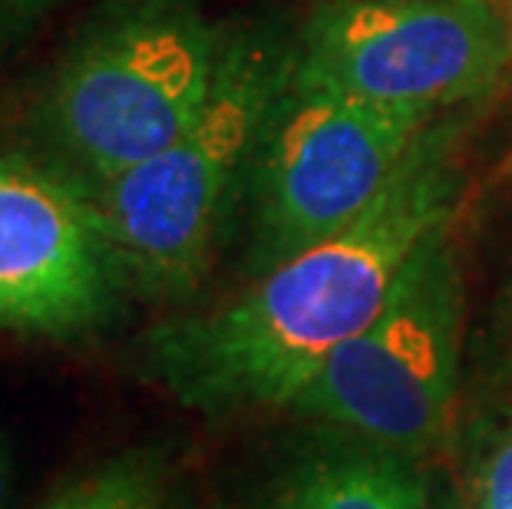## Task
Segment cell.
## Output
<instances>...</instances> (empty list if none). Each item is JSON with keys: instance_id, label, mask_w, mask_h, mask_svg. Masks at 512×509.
<instances>
[{"instance_id": "cell-1", "label": "cell", "mask_w": 512, "mask_h": 509, "mask_svg": "<svg viewBox=\"0 0 512 509\" xmlns=\"http://www.w3.org/2000/svg\"><path fill=\"white\" fill-rule=\"evenodd\" d=\"M460 129L433 119L354 225L261 272L245 295L152 331L149 374L212 417L291 407L314 371L377 318L423 238L453 222L463 196Z\"/></svg>"}, {"instance_id": "cell-2", "label": "cell", "mask_w": 512, "mask_h": 509, "mask_svg": "<svg viewBox=\"0 0 512 509\" xmlns=\"http://www.w3.org/2000/svg\"><path fill=\"white\" fill-rule=\"evenodd\" d=\"M291 60L294 43L268 27L225 37L199 116L162 153L93 189L123 275L143 295L185 298L199 288L225 215L248 189Z\"/></svg>"}, {"instance_id": "cell-3", "label": "cell", "mask_w": 512, "mask_h": 509, "mask_svg": "<svg viewBox=\"0 0 512 509\" xmlns=\"http://www.w3.org/2000/svg\"><path fill=\"white\" fill-rule=\"evenodd\" d=\"M225 37L185 0H133L96 24L40 100V129L86 189L162 153L212 93Z\"/></svg>"}, {"instance_id": "cell-4", "label": "cell", "mask_w": 512, "mask_h": 509, "mask_svg": "<svg viewBox=\"0 0 512 509\" xmlns=\"http://www.w3.org/2000/svg\"><path fill=\"white\" fill-rule=\"evenodd\" d=\"M463 338V275L450 225L407 258L377 318L324 361L291 410L394 453L427 450L450 420Z\"/></svg>"}, {"instance_id": "cell-5", "label": "cell", "mask_w": 512, "mask_h": 509, "mask_svg": "<svg viewBox=\"0 0 512 509\" xmlns=\"http://www.w3.org/2000/svg\"><path fill=\"white\" fill-rule=\"evenodd\" d=\"M437 116L384 110L288 77L248 172L261 275L354 225Z\"/></svg>"}, {"instance_id": "cell-6", "label": "cell", "mask_w": 512, "mask_h": 509, "mask_svg": "<svg viewBox=\"0 0 512 509\" xmlns=\"http://www.w3.org/2000/svg\"><path fill=\"white\" fill-rule=\"evenodd\" d=\"M509 30L493 0H331L294 40L291 77L437 116L499 80Z\"/></svg>"}, {"instance_id": "cell-7", "label": "cell", "mask_w": 512, "mask_h": 509, "mask_svg": "<svg viewBox=\"0 0 512 509\" xmlns=\"http://www.w3.org/2000/svg\"><path fill=\"white\" fill-rule=\"evenodd\" d=\"M123 285L93 192L70 172L0 156V331H96L116 314Z\"/></svg>"}, {"instance_id": "cell-8", "label": "cell", "mask_w": 512, "mask_h": 509, "mask_svg": "<svg viewBox=\"0 0 512 509\" xmlns=\"http://www.w3.org/2000/svg\"><path fill=\"white\" fill-rule=\"evenodd\" d=\"M285 509H427V496L400 453H337L311 463Z\"/></svg>"}, {"instance_id": "cell-9", "label": "cell", "mask_w": 512, "mask_h": 509, "mask_svg": "<svg viewBox=\"0 0 512 509\" xmlns=\"http://www.w3.org/2000/svg\"><path fill=\"white\" fill-rule=\"evenodd\" d=\"M40 509H172L166 463L152 450L123 453L50 496Z\"/></svg>"}, {"instance_id": "cell-10", "label": "cell", "mask_w": 512, "mask_h": 509, "mask_svg": "<svg viewBox=\"0 0 512 509\" xmlns=\"http://www.w3.org/2000/svg\"><path fill=\"white\" fill-rule=\"evenodd\" d=\"M473 509H512V420L489 440L473 476Z\"/></svg>"}, {"instance_id": "cell-11", "label": "cell", "mask_w": 512, "mask_h": 509, "mask_svg": "<svg viewBox=\"0 0 512 509\" xmlns=\"http://www.w3.org/2000/svg\"><path fill=\"white\" fill-rule=\"evenodd\" d=\"M10 490H14V463H10L7 447L0 443V509H7Z\"/></svg>"}, {"instance_id": "cell-12", "label": "cell", "mask_w": 512, "mask_h": 509, "mask_svg": "<svg viewBox=\"0 0 512 509\" xmlns=\"http://www.w3.org/2000/svg\"><path fill=\"white\" fill-rule=\"evenodd\" d=\"M4 4H24V7H34V4H40V0H4Z\"/></svg>"}]
</instances>
